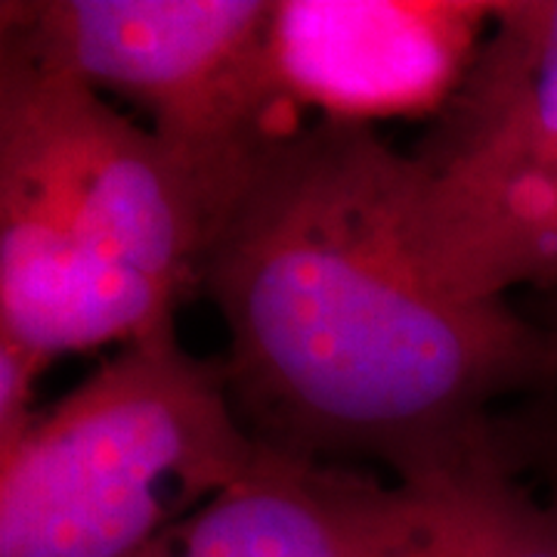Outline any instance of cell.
Listing matches in <instances>:
<instances>
[{
    "label": "cell",
    "mask_w": 557,
    "mask_h": 557,
    "mask_svg": "<svg viewBox=\"0 0 557 557\" xmlns=\"http://www.w3.org/2000/svg\"><path fill=\"white\" fill-rule=\"evenodd\" d=\"M403 152L319 119L270 143L205 248L226 387L282 456L434 483L498 453V412L557 391V325L458 300L399 230Z\"/></svg>",
    "instance_id": "1"
},
{
    "label": "cell",
    "mask_w": 557,
    "mask_h": 557,
    "mask_svg": "<svg viewBox=\"0 0 557 557\" xmlns=\"http://www.w3.org/2000/svg\"><path fill=\"white\" fill-rule=\"evenodd\" d=\"M211 230L149 127L0 47V332L50 362L168 332Z\"/></svg>",
    "instance_id": "2"
},
{
    "label": "cell",
    "mask_w": 557,
    "mask_h": 557,
    "mask_svg": "<svg viewBox=\"0 0 557 557\" xmlns=\"http://www.w3.org/2000/svg\"><path fill=\"white\" fill-rule=\"evenodd\" d=\"M260 453L220 359L124 344L0 453V557H137Z\"/></svg>",
    "instance_id": "3"
},
{
    "label": "cell",
    "mask_w": 557,
    "mask_h": 557,
    "mask_svg": "<svg viewBox=\"0 0 557 557\" xmlns=\"http://www.w3.org/2000/svg\"><path fill=\"white\" fill-rule=\"evenodd\" d=\"M273 10L267 0L3 3L0 47L146 112L218 226L260 152L298 131L273 65Z\"/></svg>",
    "instance_id": "4"
},
{
    "label": "cell",
    "mask_w": 557,
    "mask_h": 557,
    "mask_svg": "<svg viewBox=\"0 0 557 557\" xmlns=\"http://www.w3.org/2000/svg\"><path fill=\"white\" fill-rule=\"evenodd\" d=\"M557 177V0H502L474 57L403 156L399 230L418 270L456 298L458 278Z\"/></svg>",
    "instance_id": "5"
},
{
    "label": "cell",
    "mask_w": 557,
    "mask_h": 557,
    "mask_svg": "<svg viewBox=\"0 0 557 557\" xmlns=\"http://www.w3.org/2000/svg\"><path fill=\"white\" fill-rule=\"evenodd\" d=\"M493 3L278 0L273 65L285 97L325 121L369 124L446 106Z\"/></svg>",
    "instance_id": "6"
},
{
    "label": "cell",
    "mask_w": 557,
    "mask_h": 557,
    "mask_svg": "<svg viewBox=\"0 0 557 557\" xmlns=\"http://www.w3.org/2000/svg\"><path fill=\"white\" fill-rule=\"evenodd\" d=\"M428 486L263 446L258 465L137 557H412Z\"/></svg>",
    "instance_id": "7"
},
{
    "label": "cell",
    "mask_w": 557,
    "mask_h": 557,
    "mask_svg": "<svg viewBox=\"0 0 557 557\" xmlns=\"http://www.w3.org/2000/svg\"><path fill=\"white\" fill-rule=\"evenodd\" d=\"M421 486L428 523L412 557H557V508L502 449Z\"/></svg>",
    "instance_id": "8"
},
{
    "label": "cell",
    "mask_w": 557,
    "mask_h": 557,
    "mask_svg": "<svg viewBox=\"0 0 557 557\" xmlns=\"http://www.w3.org/2000/svg\"><path fill=\"white\" fill-rule=\"evenodd\" d=\"M518 285L557 292V177L486 242L458 278L456 298L498 300Z\"/></svg>",
    "instance_id": "9"
},
{
    "label": "cell",
    "mask_w": 557,
    "mask_h": 557,
    "mask_svg": "<svg viewBox=\"0 0 557 557\" xmlns=\"http://www.w3.org/2000/svg\"><path fill=\"white\" fill-rule=\"evenodd\" d=\"M496 443L505 461L557 508V391L498 412Z\"/></svg>",
    "instance_id": "10"
},
{
    "label": "cell",
    "mask_w": 557,
    "mask_h": 557,
    "mask_svg": "<svg viewBox=\"0 0 557 557\" xmlns=\"http://www.w3.org/2000/svg\"><path fill=\"white\" fill-rule=\"evenodd\" d=\"M50 359L0 332V453L16 446L38 412L32 409L35 384Z\"/></svg>",
    "instance_id": "11"
}]
</instances>
